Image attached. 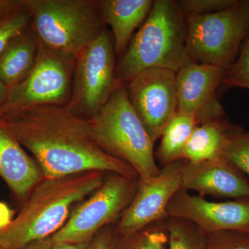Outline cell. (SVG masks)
I'll return each instance as SVG.
<instances>
[{
    "instance_id": "1",
    "label": "cell",
    "mask_w": 249,
    "mask_h": 249,
    "mask_svg": "<svg viewBox=\"0 0 249 249\" xmlns=\"http://www.w3.org/2000/svg\"><path fill=\"white\" fill-rule=\"evenodd\" d=\"M0 123L34 155L45 178L89 171L138 176L130 165L105 152L95 142L89 120L67 106L26 108L2 116Z\"/></svg>"
},
{
    "instance_id": "2",
    "label": "cell",
    "mask_w": 249,
    "mask_h": 249,
    "mask_svg": "<svg viewBox=\"0 0 249 249\" xmlns=\"http://www.w3.org/2000/svg\"><path fill=\"white\" fill-rule=\"evenodd\" d=\"M104 181V173L100 171L44 178L18 217L0 231V249H22L53 235L68 219L73 205L91 196Z\"/></svg>"
},
{
    "instance_id": "3",
    "label": "cell",
    "mask_w": 249,
    "mask_h": 249,
    "mask_svg": "<svg viewBox=\"0 0 249 249\" xmlns=\"http://www.w3.org/2000/svg\"><path fill=\"white\" fill-rule=\"evenodd\" d=\"M191 61L187 52L186 16L175 0H156L151 11L121 55L117 81L125 83L141 71L160 68L177 73Z\"/></svg>"
},
{
    "instance_id": "4",
    "label": "cell",
    "mask_w": 249,
    "mask_h": 249,
    "mask_svg": "<svg viewBox=\"0 0 249 249\" xmlns=\"http://www.w3.org/2000/svg\"><path fill=\"white\" fill-rule=\"evenodd\" d=\"M88 120L96 143L109 155L130 165L140 179L160 175L155 142L129 102L125 83L119 82L106 104Z\"/></svg>"
},
{
    "instance_id": "5",
    "label": "cell",
    "mask_w": 249,
    "mask_h": 249,
    "mask_svg": "<svg viewBox=\"0 0 249 249\" xmlns=\"http://www.w3.org/2000/svg\"><path fill=\"white\" fill-rule=\"evenodd\" d=\"M25 6L41 45L75 58L106 29L98 1L25 0Z\"/></svg>"
},
{
    "instance_id": "6",
    "label": "cell",
    "mask_w": 249,
    "mask_h": 249,
    "mask_svg": "<svg viewBox=\"0 0 249 249\" xmlns=\"http://www.w3.org/2000/svg\"><path fill=\"white\" fill-rule=\"evenodd\" d=\"M191 61L229 70L249 34V0L214 14L186 16Z\"/></svg>"
},
{
    "instance_id": "7",
    "label": "cell",
    "mask_w": 249,
    "mask_h": 249,
    "mask_svg": "<svg viewBox=\"0 0 249 249\" xmlns=\"http://www.w3.org/2000/svg\"><path fill=\"white\" fill-rule=\"evenodd\" d=\"M75 65V57L53 52L40 43L37 60L29 74L9 88L0 107V118L34 106H67L71 96Z\"/></svg>"
},
{
    "instance_id": "8",
    "label": "cell",
    "mask_w": 249,
    "mask_h": 249,
    "mask_svg": "<svg viewBox=\"0 0 249 249\" xmlns=\"http://www.w3.org/2000/svg\"><path fill=\"white\" fill-rule=\"evenodd\" d=\"M111 34L105 29L76 58L73 87L67 105L76 115L93 117L107 102L119 81Z\"/></svg>"
},
{
    "instance_id": "9",
    "label": "cell",
    "mask_w": 249,
    "mask_h": 249,
    "mask_svg": "<svg viewBox=\"0 0 249 249\" xmlns=\"http://www.w3.org/2000/svg\"><path fill=\"white\" fill-rule=\"evenodd\" d=\"M138 176L112 174L74 210L52 237L53 243H85L128 207L138 188Z\"/></svg>"
},
{
    "instance_id": "10",
    "label": "cell",
    "mask_w": 249,
    "mask_h": 249,
    "mask_svg": "<svg viewBox=\"0 0 249 249\" xmlns=\"http://www.w3.org/2000/svg\"><path fill=\"white\" fill-rule=\"evenodd\" d=\"M127 83L129 102L155 142L178 113L176 73L165 69H147Z\"/></svg>"
},
{
    "instance_id": "11",
    "label": "cell",
    "mask_w": 249,
    "mask_h": 249,
    "mask_svg": "<svg viewBox=\"0 0 249 249\" xmlns=\"http://www.w3.org/2000/svg\"><path fill=\"white\" fill-rule=\"evenodd\" d=\"M181 160L165 165L155 178H139L135 196L118 226V237L132 235L168 217V205L181 188Z\"/></svg>"
},
{
    "instance_id": "12",
    "label": "cell",
    "mask_w": 249,
    "mask_h": 249,
    "mask_svg": "<svg viewBox=\"0 0 249 249\" xmlns=\"http://www.w3.org/2000/svg\"><path fill=\"white\" fill-rule=\"evenodd\" d=\"M166 213L191 222L206 234L226 231L249 233V198L214 202L181 188L170 200Z\"/></svg>"
},
{
    "instance_id": "13",
    "label": "cell",
    "mask_w": 249,
    "mask_h": 249,
    "mask_svg": "<svg viewBox=\"0 0 249 249\" xmlns=\"http://www.w3.org/2000/svg\"><path fill=\"white\" fill-rule=\"evenodd\" d=\"M226 71L213 65L185 64L176 73L178 112L194 118L198 124L224 118L216 92Z\"/></svg>"
},
{
    "instance_id": "14",
    "label": "cell",
    "mask_w": 249,
    "mask_h": 249,
    "mask_svg": "<svg viewBox=\"0 0 249 249\" xmlns=\"http://www.w3.org/2000/svg\"><path fill=\"white\" fill-rule=\"evenodd\" d=\"M181 188L200 196L240 199L249 198V178L225 159L181 165Z\"/></svg>"
},
{
    "instance_id": "15",
    "label": "cell",
    "mask_w": 249,
    "mask_h": 249,
    "mask_svg": "<svg viewBox=\"0 0 249 249\" xmlns=\"http://www.w3.org/2000/svg\"><path fill=\"white\" fill-rule=\"evenodd\" d=\"M0 177L19 198H24L44 178L36 160L0 123Z\"/></svg>"
},
{
    "instance_id": "16",
    "label": "cell",
    "mask_w": 249,
    "mask_h": 249,
    "mask_svg": "<svg viewBox=\"0 0 249 249\" xmlns=\"http://www.w3.org/2000/svg\"><path fill=\"white\" fill-rule=\"evenodd\" d=\"M152 0H101L100 12L105 24L111 28L116 55L125 52L136 29L143 24L153 6Z\"/></svg>"
},
{
    "instance_id": "17",
    "label": "cell",
    "mask_w": 249,
    "mask_h": 249,
    "mask_svg": "<svg viewBox=\"0 0 249 249\" xmlns=\"http://www.w3.org/2000/svg\"><path fill=\"white\" fill-rule=\"evenodd\" d=\"M40 42L31 25L0 53V80L9 88L29 74L38 55Z\"/></svg>"
},
{
    "instance_id": "18",
    "label": "cell",
    "mask_w": 249,
    "mask_h": 249,
    "mask_svg": "<svg viewBox=\"0 0 249 249\" xmlns=\"http://www.w3.org/2000/svg\"><path fill=\"white\" fill-rule=\"evenodd\" d=\"M236 127L224 117L196 126L187 143L183 160L197 163L222 158Z\"/></svg>"
},
{
    "instance_id": "19",
    "label": "cell",
    "mask_w": 249,
    "mask_h": 249,
    "mask_svg": "<svg viewBox=\"0 0 249 249\" xmlns=\"http://www.w3.org/2000/svg\"><path fill=\"white\" fill-rule=\"evenodd\" d=\"M199 125L194 118L178 112L165 127L157 152V157L165 165L183 160L187 143Z\"/></svg>"
},
{
    "instance_id": "20",
    "label": "cell",
    "mask_w": 249,
    "mask_h": 249,
    "mask_svg": "<svg viewBox=\"0 0 249 249\" xmlns=\"http://www.w3.org/2000/svg\"><path fill=\"white\" fill-rule=\"evenodd\" d=\"M168 249H206V234L191 222L180 218L165 219Z\"/></svg>"
},
{
    "instance_id": "21",
    "label": "cell",
    "mask_w": 249,
    "mask_h": 249,
    "mask_svg": "<svg viewBox=\"0 0 249 249\" xmlns=\"http://www.w3.org/2000/svg\"><path fill=\"white\" fill-rule=\"evenodd\" d=\"M168 235L164 219L150 224L132 235L117 236L114 249H168Z\"/></svg>"
},
{
    "instance_id": "22",
    "label": "cell",
    "mask_w": 249,
    "mask_h": 249,
    "mask_svg": "<svg viewBox=\"0 0 249 249\" xmlns=\"http://www.w3.org/2000/svg\"><path fill=\"white\" fill-rule=\"evenodd\" d=\"M31 25L30 14L24 4L0 16V53L11 41Z\"/></svg>"
},
{
    "instance_id": "23",
    "label": "cell",
    "mask_w": 249,
    "mask_h": 249,
    "mask_svg": "<svg viewBox=\"0 0 249 249\" xmlns=\"http://www.w3.org/2000/svg\"><path fill=\"white\" fill-rule=\"evenodd\" d=\"M222 157L249 178V132L236 127L223 151Z\"/></svg>"
},
{
    "instance_id": "24",
    "label": "cell",
    "mask_w": 249,
    "mask_h": 249,
    "mask_svg": "<svg viewBox=\"0 0 249 249\" xmlns=\"http://www.w3.org/2000/svg\"><path fill=\"white\" fill-rule=\"evenodd\" d=\"M220 87L224 90L232 88L249 89V34L235 62L226 71Z\"/></svg>"
},
{
    "instance_id": "25",
    "label": "cell",
    "mask_w": 249,
    "mask_h": 249,
    "mask_svg": "<svg viewBox=\"0 0 249 249\" xmlns=\"http://www.w3.org/2000/svg\"><path fill=\"white\" fill-rule=\"evenodd\" d=\"M206 249H249V233L226 231L206 234Z\"/></svg>"
},
{
    "instance_id": "26",
    "label": "cell",
    "mask_w": 249,
    "mask_h": 249,
    "mask_svg": "<svg viewBox=\"0 0 249 249\" xmlns=\"http://www.w3.org/2000/svg\"><path fill=\"white\" fill-rule=\"evenodd\" d=\"M237 0H180L178 6L185 16L214 14L229 9Z\"/></svg>"
},
{
    "instance_id": "27",
    "label": "cell",
    "mask_w": 249,
    "mask_h": 249,
    "mask_svg": "<svg viewBox=\"0 0 249 249\" xmlns=\"http://www.w3.org/2000/svg\"><path fill=\"white\" fill-rule=\"evenodd\" d=\"M116 240V232L110 228H107L94 236L89 249H114Z\"/></svg>"
},
{
    "instance_id": "28",
    "label": "cell",
    "mask_w": 249,
    "mask_h": 249,
    "mask_svg": "<svg viewBox=\"0 0 249 249\" xmlns=\"http://www.w3.org/2000/svg\"><path fill=\"white\" fill-rule=\"evenodd\" d=\"M13 211L4 203L0 202V231L9 227L13 222Z\"/></svg>"
},
{
    "instance_id": "29",
    "label": "cell",
    "mask_w": 249,
    "mask_h": 249,
    "mask_svg": "<svg viewBox=\"0 0 249 249\" xmlns=\"http://www.w3.org/2000/svg\"><path fill=\"white\" fill-rule=\"evenodd\" d=\"M24 2V0H0V16L22 6Z\"/></svg>"
},
{
    "instance_id": "30",
    "label": "cell",
    "mask_w": 249,
    "mask_h": 249,
    "mask_svg": "<svg viewBox=\"0 0 249 249\" xmlns=\"http://www.w3.org/2000/svg\"><path fill=\"white\" fill-rule=\"evenodd\" d=\"M92 241V240H91ZM91 242L85 243H67V242H60L53 243L50 249H89Z\"/></svg>"
},
{
    "instance_id": "31",
    "label": "cell",
    "mask_w": 249,
    "mask_h": 249,
    "mask_svg": "<svg viewBox=\"0 0 249 249\" xmlns=\"http://www.w3.org/2000/svg\"><path fill=\"white\" fill-rule=\"evenodd\" d=\"M52 245H53V240L51 236L44 240L33 242L22 249H50Z\"/></svg>"
},
{
    "instance_id": "32",
    "label": "cell",
    "mask_w": 249,
    "mask_h": 249,
    "mask_svg": "<svg viewBox=\"0 0 249 249\" xmlns=\"http://www.w3.org/2000/svg\"><path fill=\"white\" fill-rule=\"evenodd\" d=\"M9 88L0 80V107L4 104L6 96H7Z\"/></svg>"
},
{
    "instance_id": "33",
    "label": "cell",
    "mask_w": 249,
    "mask_h": 249,
    "mask_svg": "<svg viewBox=\"0 0 249 249\" xmlns=\"http://www.w3.org/2000/svg\"></svg>"
}]
</instances>
